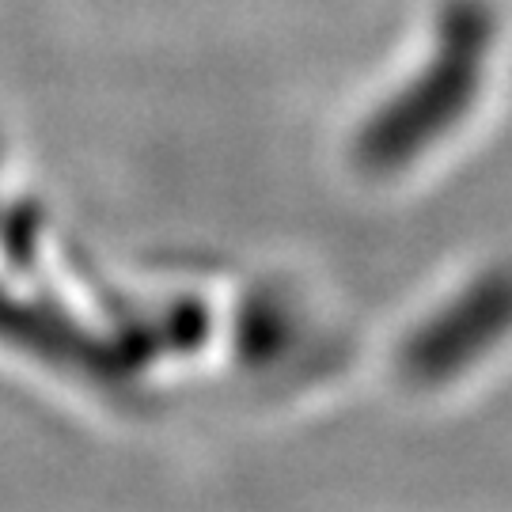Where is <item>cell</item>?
Wrapping results in <instances>:
<instances>
[{
    "label": "cell",
    "instance_id": "1",
    "mask_svg": "<svg viewBox=\"0 0 512 512\" xmlns=\"http://www.w3.org/2000/svg\"><path fill=\"white\" fill-rule=\"evenodd\" d=\"M494 46V12L486 0H448L418 69L384 107L372 110L361 137V160L372 171L391 175L425 164L433 148L452 141L486 95Z\"/></svg>",
    "mask_w": 512,
    "mask_h": 512
},
{
    "label": "cell",
    "instance_id": "2",
    "mask_svg": "<svg viewBox=\"0 0 512 512\" xmlns=\"http://www.w3.org/2000/svg\"><path fill=\"white\" fill-rule=\"evenodd\" d=\"M512 330V270H494L471 281L440 311H433L406 342V376L425 387L448 384L486 357Z\"/></svg>",
    "mask_w": 512,
    "mask_h": 512
}]
</instances>
